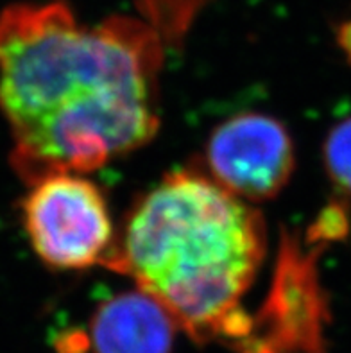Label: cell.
<instances>
[{
  "mask_svg": "<svg viewBox=\"0 0 351 353\" xmlns=\"http://www.w3.org/2000/svg\"><path fill=\"white\" fill-rule=\"evenodd\" d=\"M163 47L143 18L86 26L63 0L0 11V112L17 174L27 185L86 174L151 142Z\"/></svg>",
  "mask_w": 351,
  "mask_h": 353,
  "instance_id": "1",
  "label": "cell"
},
{
  "mask_svg": "<svg viewBox=\"0 0 351 353\" xmlns=\"http://www.w3.org/2000/svg\"><path fill=\"white\" fill-rule=\"evenodd\" d=\"M265 253L262 214L190 167L137 199L103 265L133 278L196 343L235 350L251 332L242 298Z\"/></svg>",
  "mask_w": 351,
  "mask_h": 353,
  "instance_id": "2",
  "label": "cell"
},
{
  "mask_svg": "<svg viewBox=\"0 0 351 353\" xmlns=\"http://www.w3.org/2000/svg\"><path fill=\"white\" fill-rule=\"evenodd\" d=\"M22 223L36 256L59 271L103 264L115 242L106 197L76 172L45 176L29 185Z\"/></svg>",
  "mask_w": 351,
  "mask_h": 353,
  "instance_id": "3",
  "label": "cell"
},
{
  "mask_svg": "<svg viewBox=\"0 0 351 353\" xmlns=\"http://www.w3.org/2000/svg\"><path fill=\"white\" fill-rule=\"evenodd\" d=\"M326 246L285 239L271 292L237 353H328V296L321 285L317 256Z\"/></svg>",
  "mask_w": 351,
  "mask_h": 353,
  "instance_id": "4",
  "label": "cell"
},
{
  "mask_svg": "<svg viewBox=\"0 0 351 353\" xmlns=\"http://www.w3.org/2000/svg\"><path fill=\"white\" fill-rule=\"evenodd\" d=\"M205 167L219 185L248 203L274 199L296 169L290 133L278 119L244 112L219 124L205 149Z\"/></svg>",
  "mask_w": 351,
  "mask_h": 353,
  "instance_id": "5",
  "label": "cell"
},
{
  "mask_svg": "<svg viewBox=\"0 0 351 353\" xmlns=\"http://www.w3.org/2000/svg\"><path fill=\"white\" fill-rule=\"evenodd\" d=\"M178 325L147 292H120L101 301L90 321L94 353H170Z\"/></svg>",
  "mask_w": 351,
  "mask_h": 353,
  "instance_id": "6",
  "label": "cell"
},
{
  "mask_svg": "<svg viewBox=\"0 0 351 353\" xmlns=\"http://www.w3.org/2000/svg\"><path fill=\"white\" fill-rule=\"evenodd\" d=\"M212 0H137L143 20L161 36L165 45H181L197 14Z\"/></svg>",
  "mask_w": 351,
  "mask_h": 353,
  "instance_id": "7",
  "label": "cell"
},
{
  "mask_svg": "<svg viewBox=\"0 0 351 353\" xmlns=\"http://www.w3.org/2000/svg\"><path fill=\"white\" fill-rule=\"evenodd\" d=\"M323 165L343 197H351V117L332 128L323 142Z\"/></svg>",
  "mask_w": 351,
  "mask_h": 353,
  "instance_id": "8",
  "label": "cell"
},
{
  "mask_svg": "<svg viewBox=\"0 0 351 353\" xmlns=\"http://www.w3.org/2000/svg\"><path fill=\"white\" fill-rule=\"evenodd\" d=\"M350 210L346 201L335 199L317 215L316 223L308 228L307 239L314 244L330 246L332 242L344 241L350 233Z\"/></svg>",
  "mask_w": 351,
  "mask_h": 353,
  "instance_id": "9",
  "label": "cell"
},
{
  "mask_svg": "<svg viewBox=\"0 0 351 353\" xmlns=\"http://www.w3.org/2000/svg\"><path fill=\"white\" fill-rule=\"evenodd\" d=\"M337 45L348 58V63L351 65V20L339 26L337 29Z\"/></svg>",
  "mask_w": 351,
  "mask_h": 353,
  "instance_id": "10",
  "label": "cell"
}]
</instances>
